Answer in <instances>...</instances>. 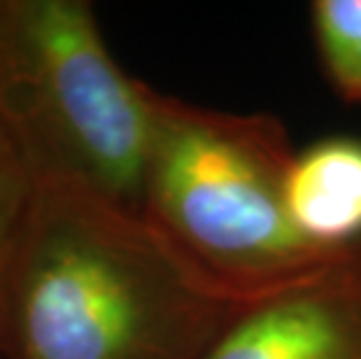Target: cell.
Instances as JSON below:
<instances>
[{"label": "cell", "instance_id": "6da1fadb", "mask_svg": "<svg viewBox=\"0 0 361 359\" xmlns=\"http://www.w3.org/2000/svg\"><path fill=\"white\" fill-rule=\"evenodd\" d=\"M245 305L142 212L35 180L0 301V357L203 359Z\"/></svg>", "mask_w": 361, "mask_h": 359}, {"label": "cell", "instance_id": "7a4b0ae2", "mask_svg": "<svg viewBox=\"0 0 361 359\" xmlns=\"http://www.w3.org/2000/svg\"><path fill=\"white\" fill-rule=\"evenodd\" d=\"M287 126L266 112H226L157 94L142 215L189 264L240 303H255L345 252H322L284 205Z\"/></svg>", "mask_w": 361, "mask_h": 359}, {"label": "cell", "instance_id": "3957f363", "mask_svg": "<svg viewBox=\"0 0 361 359\" xmlns=\"http://www.w3.org/2000/svg\"><path fill=\"white\" fill-rule=\"evenodd\" d=\"M157 94L112 59L87 0H0V131L35 180L142 212Z\"/></svg>", "mask_w": 361, "mask_h": 359}, {"label": "cell", "instance_id": "277c9868", "mask_svg": "<svg viewBox=\"0 0 361 359\" xmlns=\"http://www.w3.org/2000/svg\"><path fill=\"white\" fill-rule=\"evenodd\" d=\"M203 359H361V243L245 305Z\"/></svg>", "mask_w": 361, "mask_h": 359}, {"label": "cell", "instance_id": "5b68a950", "mask_svg": "<svg viewBox=\"0 0 361 359\" xmlns=\"http://www.w3.org/2000/svg\"><path fill=\"white\" fill-rule=\"evenodd\" d=\"M284 205L298 233L322 252L361 243V138L326 135L291 159Z\"/></svg>", "mask_w": 361, "mask_h": 359}, {"label": "cell", "instance_id": "8992f818", "mask_svg": "<svg viewBox=\"0 0 361 359\" xmlns=\"http://www.w3.org/2000/svg\"><path fill=\"white\" fill-rule=\"evenodd\" d=\"M310 24L329 84L345 103H361V0H314Z\"/></svg>", "mask_w": 361, "mask_h": 359}, {"label": "cell", "instance_id": "52a82bcc", "mask_svg": "<svg viewBox=\"0 0 361 359\" xmlns=\"http://www.w3.org/2000/svg\"><path fill=\"white\" fill-rule=\"evenodd\" d=\"M35 196V178L0 131V301Z\"/></svg>", "mask_w": 361, "mask_h": 359}]
</instances>
